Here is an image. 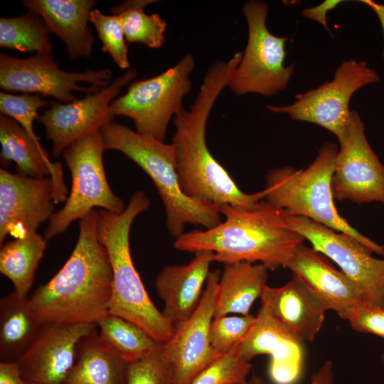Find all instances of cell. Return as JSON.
<instances>
[{
    "label": "cell",
    "instance_id": "cell-21",
    "mask_svg": "<svg viewBox=\"0 0 384 384\" xmlns=\"http://www.w3.org/2000/svg\"><path fill=\"white\" fill-rule=\"evenodd\" d=\"M260 299L261 304L302 343L315 339L327 311L320 299L294 275L282 287L267 285Z\"/></svg>",
    "mask_w": 384,
    "mask_h": 384
},
{
    "label": "cell",
    "instance_id": "cell-14",
    "mask_svg": "<svg viewBox=\"0 0 384 384\" xmlns=\"http://www.w3.org/2000/svg\"><path fill=\"white\" fill-rule=\"evenodd\" d=\"M220 274L218 270L210 272L196 311L175 329L167 341L160 344V355L172 370L174 384H191L200 373L221 357L213 348L209 336Z\"/></svg>",
    "mask_w": 384,
    "mask_h": 384
},
{
    "label": "cell",
    "instance_id": "cell-2",
    "mask_svg": "<svg viewBox=\"0 0 384 384\" xmlns=\"http://www.w3.org/2000/svg\"><path fill=\"white\" fill-rule=\"evenodd\" d=\"M98 211L79 220L75 247L61 269L30 297L32 309L41 322H98L108 314L112 271L97 232Z\"/></svg>",
    "mask_w": 384,
    "mask_h": 384
},
{
    "label": "cell",
    "instance_id": "cell-16",
    "mask_svg": "<svg viewBox=\"0 0 384 384\" xmlns=\"http://www.w3.org/2000/svg\"><path fill=\"white\" fill-rule=\"evenodd\" d=\"M97 329L92 323L42 324L35 339L18 360L23 380L33 384H63L75 362L82 338Z\"/></svg>",
    "mask_w": 384,
    "mask_h": 384
},
{
    "label": "cell",
    "instance_id": "cell-5",
    "mask_svg": "<svg viewBox=\"0 0 384 384\" xmlns=\"http://www.w3.org/2000/svg\"><path fill=\"white\" fill-rule=\"evenodd\" d=\"M107 150H116L137 164L151 179L164 204L166 225L175 238L186 224L209 229L221 223L220 207L188 197L181 190L172 144L144 136L112 122L101 129Z\"/></svg>",
    "mask_w": 384,
    "mask_h": 384
},
{
    "label": "cell",
    "instance_id": "cell-30",
    "mask_svg": "<svg viewBox=\"0 0 384 384\" xmlns=\"http://www.w3.org/2000/svg\"><path fill=\"white\" fill-rule=\"evenodd\" d=\"M48 26L36 12L0 18V47L23 53H51Z\"/></svg>",
    "mask_w": 384,
    "mask_h": 384
},
{
    "label": "cell",
    "instance_id": "cell-15",
    "mask_svg": "<svg viewBox=\"0 0 384 384\" xmlns=\"http://www.w3.org/2000/svg\"><path fill=\"white\" fill-rule=\"evenodd\" d=\"M137 74V70L130 68L107 86L82 99L67 103L50 102L49 109L38 114L37 120L45 127L53 156L58 157L72 143L113 122L110 104Z\"/></svg>",
    "mask_w": 384,
    "mask_h": 384
},
{
    "label": "cell",
    "instance_id": "cell-41",
    "mask_svg": "<svg viewBox=\"0 0 384 384\" xmlns=\"http://www.w3.org/2000/svg\"><path fill=\"white\" fill-rule=\"evenodd\" d=\"M380 360L383 363V366H384V352L381 354Z\"/></svg>",
    "mask_w": 384,
    "mask_h": 384
},
{
    "label": "cell",
    "instance_id": "cell-7",
    "mask_svg": "<svg viewBox=\"0 0 384 384\" xmlns=\"http://www.w3.org/2000/svg\"><path fill=\"white\" fill-rule=\"evenodd\" d=\"M107 150L98 131L68 146L62 155L71 175V190L63 206L55 211L44 232L48 241L63 233L76 220L98 208L122 213L127 206L111 189L105 174L103 154Z\"/></svg>",
    "mask_w": 384,
    "mask_h": 384
},
{
    "label": "cell",
    "instance_id": "cell-3",
    "mask_svg": "<svg viewBox=\"0 0 384 384\" xmlns=\"http://www.w3.org/2000/svg\"><path fill=\"white\" fill-rule=\"evenodd\" d=\"M225 221L205 230H193L176 238L175 249L196 253L208 250L223 264L260 262L269 270L285 267L304 238L290 228L285 213L265 200L254 207H220Z\"/></svg>",
    "mask_w": 384,
    "mask_h": 384
},
{
    "label": "cell",
    "instance_id": "cell-33",
    "mask_svg": "<svg viewBox=\"0 0 384 384\" xmlns=\"http://www.w3.org/2000/svg\"><path fill=\"white\" fill-rule=\"evenodd\" d=\"M239 346L200 373L191 384H245L252 366L242 358Z\"/></svg>",
    "mask_w": 384,
    "mask_h": 384
},
{
    "label": "cell",
    "instance_id": "cell-20",
    "mask_svg": "<svg viewBox=\"0 0 384 384\" xmlns=\"http://www.w3.org/2000/svg\"><path fill=\"white\" fill-rule=\"evenodd\" d=\"M285 268L289 269L323 303L346 320L349 310L362 301L352 282L324 255L304 243L296 249Z\"/></svg>",
    "mask_w": 384,
    "mask_h": 384
},
{
    "label": "cell",
    "instance_id": "cell-27",
    "mask_svg": "<svg viewBox=\"0 0 384 384\" xmlns=\"http://www.w3.org/2000/svg\"><path fill=\"white\" fill-rule=\"evenodd\" d=\"M46 240L37 231L4 243L0 249V272L14 286V292L26 297L36 269L44 256Z\"/></svg>",
    "mask_w": 384,
    "mask_h": 384
},
{
    "label": "cell",
    "instance_id": "cell-40",
    "mask_svg": "<svg viewBox=\"0 0 384 384\" xmlns=\"http://www.w3.org/2000/svg\"><path fill=\"white\" fill-rule=\"evenodd\" d=\"M360 1L370 7L377 15L380 22L383 35V48L382 50V56L384 59V5L375 2L372 0H361Z\"/></svg>",
    "mask_w": 384,
    "mask_h": 384
},
{
    "label": "cell",
    "instance_id": "cell-37",
    "mask_svg": "<svg viewBox=\"0 0 384 384\" xmlns=\"http://www.w3.org/2000/svg\"><path fill=\"white\" fill-rule=\"evenodd\" d=\"M334 379V366L331 361L327 360L311 375L309 384H333ZM245 384H267V383L262 376L253 373L248 378Z\"/></svg>",
    "mask_w": 384,
    "mask_h": 384
},
{
    "label": "cell",
    "instance_id": "cell-18",
    "mask_svg": "<svg viewBox=\"0 0 384 384\" xmlns=\"http://www.w3.org/2000/svg\"><path fill=\"white\" fill-rule=\"evenodd\" d=\"M301 343L261 304L256 321L240 344L239 351L242 358L249 362L259 355L271 356L272 378L277 383L289 384L302 370Z\"/></svg>",
    "mask_w": 384,
    "mask_h": 384
},
{
    "label": "cell",
    "instance_id": "cell-38",
    "mask_svg": "<svg viewBox=\"0 0 384 384\" xmlns=\"http://www.w3.org/2000/svg\"><path fill=\"white\" fill-rule=\"evenodd\" d=\"M341 2L343 1L341 0H326L318 6L303 9L302 14L306 18L318 22L331 34L326 21V14L328 11L335 9Z\"/></svg>",
    "mask_w": 384,
    "mask_h": 384
},
{
    "label": "cell",
    "instance_id": "cell-19",
    "mask_svg": "<svg viewBox=\"0 0 384 384\" xmlns=\"http://www.w3.org/2000/svg\"><path fill=\"white\" fill-rule=\"evenodd\" d=\"M213 262V252L199 251L188 263L166 265L157 274L154 286L164 303L162 313L175 329L197 309Z\"/></svg>",
    "mask_w": 384,
    "mask_h": 384
},
{
    "label": "cell",
    "instance_id": "cell-22",
    "mask_svg": "<svg viewBox=\"0 0 384 384\" xmlns=\"http://www.w3.org/2000/svg\"><path fill=\"white\" fill-rule=\"evenodd\" d=\"M0 162L6 169L15 163L17 173L30 177L50 176L54 185L55 203H65L68 189L60 162L53 163L41 144H37L15 119L0 117Z\"/></svg>",
    "mask_w": 384,
    "mask_h": 384
},
{
    "label": "cell",
    "instance_id": "cell-36",
    "mask_svg": "<svg viewBox=\"0 0 384 384\" xmlns=\"http://www.w3.org/2000/svg\"><path fill=\"white\" fill-rule=\"evenodd\" d=\"M346 320L353 330L384 340V307L360 301L349 310Z\"/></svg>",
    "mask_w": 384,
    "mask_h": 384
},
{
    "label": "cell",
    "instance_id": "cell-12",
    "mask_svg": "<svg viewBox=\"0 0 384 384\" xmlns=\"http://www.w3.org/2000/svg\"><path fill=\"white\" fill-rule=\"evenodd\" d=\"M286 222L341 268L363 302L384 307V260L351 236L309 218L286 214Z\"/></svg>",
    "mask_w": 384,
    "mask_h": 384
},
{
    "label": "cell",
    "instance_id": "cell-17",
    "mask_svg": "<svg viewBox=\"0 0 384 384\" xmlns=\"http://www.w3.org/2000/svg\"><path fill=\"white\" fill-rule=\"evenodd\" d=\"M54 185L50 176L34 178L0 169V246L37 231L54 212Z\"/></svg>",
    "mask_w": 384,
    "mask_h": 384
},
{
    "label": "cell",
    "instance_id": "cell-9",
    "mask_svg": "<svg viewBox=\"0 0 384 384\" xmlns=\"http://www.w3.org/2000/svg\"><path fill=\"white\" fill-rule=\"evenodd\" d=\"M268 11L269 5L263 1L250 0L243 4L247 41L227 87L235 95H274L287 87L294 72V64L284 65L288 38L274 36L268 30Z\"/></svg>",
    "mask_w": 384,
    "mask_h": 384
},
{
    "label": "cell",
    "instance_id": "cell-25",
    "mask_svg": "<svg viewBox=\"0 0 384 384\" xmlns=\"http://www.w3.org/2000/svg\"><path fill=\"white\" fill-rule=\"evenodd\" d=\"M129 363L96 329L80 341L65 384H125Z\"/></svg>",
    "mask_w": 384,
    "mask_h": 384
},
{
    "label": "cell",
    "instance_id": "cell-42",
    "mask_svg": "<svg viewBox=\"0 0 384 384\" xmlns=\"http://www.w3.org/2000/svg\"><path fill=\"white\" fill-rule=\"evenodd\" d=\"M26 384H33V383H26ZM63 384H65V383H63Z\"/></svg>",
    "mask_w": 384,
    "mask_h": 384
},
{
    "label": "cell",
    "instance_id": "cell-6",
    "mask_svg": "<svg viewBox=\"0 0 384 384\" xmlns=\"http://www.w3.org/2000/svg\"><path fill=\"white\" fill-rule=\"evenodd\" d=\"M338 151L336 144L326 142L305 169L292 166L271 169L265 178L264 200L287 215L306 218L345 233L373 253L384 256V245L362 235L337 211L331 178Z\"/></svg>",
    "mask_w": 384,
    "mask_h": 384
},
{
    "label": "cell",
    "instance_id": "cell-34",
    "mask_svg": "<svg viewBox=\"0 0 384 384\" xmlns=\"http://www.w3.org/2000/svg\"><path fill=\"white\" fill-rule=\"evenodd\" d=\"M48 105L49 102L40 95L0 92L1 113L15 119L38 144L41 143L34 132L33 122L37 120L38 110Z\"/></svg>",
    "mask_w": 384,
    "mask_h": 384
},
{
    "label": "cell",
    "instance_id": "cell-28",
    "mask_svg": "<svg viewBox=\"0 0 384 384\" xmlns=\"http://www.w3.org/2000/svg\"><path fill=\"white\" fill-rule=\"evenodd\" d=\"M97 327L102 338L128 363L149 356L161 344L137 324L111 314L99 320Z\"/></svg>",
    "mask_w": 384,
    "mask_h": 384
},
{
    "label": "cell",
    "instance_id": "cell-13",
    "mask_svg": "<svg viewBox=\"0 0 384 384\" xmlns=\"http://www.w3.org/2000/svg\"><path fill=\"white\" fill-rule=\"evenodd\" d=\"M338 140L340 149L331 178L334 199L384 205V165L369 144L356 110H351L349 123Z\"/></svg>",
    "mask_w": 384,
    "mask_h": 384
},
{
    "label": "cell",
    "instance_id": "cell-26",
    "mask_svg": "<svg viewBox=\"0 0 384 384\" xmlns=\"http://www.w3.org/2000/svg\"><path fill=\"white\" fill-rule=\"evenodd\" d=\"M42 324L30 297L12 292L0 300V362H17L31 346Z\"/></svg>",
    "mask_w": 384,
    "mask_h": 384
},
{
    "label": "cell",
    "instance_id": "cell-4",
    "mask_svg": "<svg viewBox=\"0 0 384 384\" xmlns=\"http://www.w3.org/2000/svg\"><path fill=\"white\" fill-rule=\"evenodd\" d=\"M146 194L133 193L125 210L112 213L98 210L97 232L112 267V288L108 314L137 324L160 343L167 341L175 329L150 299L130 252L129 233L134 219L149 207Z\"/></svg>",
    "mask_w": 384,
    "mask_h": 384
},
{
    "label": "cell",
    "instance_id": "cell-23",
    "mask_svg": "<svg viewBox=\"0 0 384 384\" xmlns=\"http://www.w3.org/2000/svg\"><path fill=\"white\" fill-rule=\"evenodd\" d=\"M94 0H26L22 4L38 14L50 33L65 45L72 60L87 58L92 52L95 38L89 26Z\"/></svg>",
    "mask_w": 384,
    "mask_h": 384
},
{
    "label": "cell",
    "instance_id": "cell-10",
    "mask_svg": "<svg viewBox=\"0 0 384 384\" xmlns=\"http://www.w3.org/2000/svg\"><path fill=\"white\" fill-rule=\"evenodd\" d=\"M378 73L366 61L344 60L336 68L334 78L316 88L295 95L287 105H267L274 113L288 114L292 119L319 125L339 139L351 119L349 102L356 91L378 83Z\"/></svg>",
    "mask_w": 384,
    "mask_h": 384
},
{
    "label": "cell",
    "instance_id": "cell-8",
    "mask_svg": "<svg viewBox=\"0 0 384 384\" xmlns=\"http://www.w3.org/2000/svg\"><path fill=\"white\" fill-rule=\"evenodd\" d=\"M195 66L188 53L161 73L132 82L111 102L112 114L131 119L138 134L164 142L171 119L183 107V100L192 89L190 76Z\"/></svg>",
    "mask_w": 384,
    "mask_h": 384
},
{
    "label": "cell",
    "instance_id": "cell-24",
    "mask_svg": "<svg viewBox=\"0 0 384 384\" xmlns=\"http://www.w3.org/2000/svg\"><path fill=\"white\" fill-rule=\"evenodd\" d=\"M268 269L263 265L241 261L224 264L218 283L214 317L248 315L267 285Z\"/></svg>",
    "mask_w": 384,
    "mask_h": 384
},
{
    "label": "cell",
    "instance_id": "cell-39",
    "mask_svg": "<svg viewBox=\"0 0 384 384\" xmlns=\"http://www.w3.org/2000/svg\"><path fill=\"white\" fill-rule=\"evenodd\" d=\"M0 384H26L16 362H0Z\"/></svg>",
    "mask_w": 384,
    "mask_h": 384
},
{
    "label": "cell",
    "instance_id": "cell-35",
    "mask_svg": "<svg viewBox=\"0 0 384 384\" xmlns=\"http://www.w3.org/2000/svg\"><path fill=\"white\" fill-rule=\"evenodd\" d=\"M125 384H174L172 370L161 356L159 348L149 356L129 363Z\"/></svg>",
    "mask_w": 384,
    "mask_h": 384
},
{
    "label": "cell",
    "instance_id": "cell-29",
    "mask_svg": "<svg viewBox=\"0 0 384 384\" xmlns=\"http://www.w3.org/2000/svg\"><path fill=\"white\" fill-rule=\"evenodd\" d=\"M155 0H129L112 7L122 24L127 42L159 48L166 42V22L159 14H147L144 8Z\"/></svg>",
    "mask_w": 384,
    "mask_h": 384
},
{
    "label": "cell",
    "instance_id": "cell-31",
    "mask_svg": "<svg viewBox=\"0 0 384 384\" xmlns=\"http://www.w3.org/2000/svg\"><path fill=\"white\" fill-rule=\"evenodd\" d=\"M90 22L95 27L102 44V51L107 53L119 68L129 69L127 41L119 17L93 9L90 14Z\"/></svg>",
    "mask_w": 384,
    "mask_h": 384
},
{
    "label": "cell",
    "instance_id": "cell-11",
    "mask_svg": "<svg viewBox=\"0 0 384 384\" xmlns=\"http://www.w3.org/2000/svg\"><path fill=\"white\" fill-rule=\"evenodd\" d=\"M112 78V70L108 68L63 70L51 53H36L27 58L0 53V87L7 92L48 96L67 103L76 100L73 91L86 95L96 92L110 85Z\"/></svg>",
    "mask_w": 384,
    "mask_h": 384
},
{
    "label": "cell",
    "instance_id": "cell-1",
    "mask_svg": "<svg viewBox=\"0 0 384 384\" xmlns=\"http://www.w3.org/2000/svg\"><path fill=\"white\" fill-rule=\"evenodd\" d=\"M242 52L229 60H218L207 70L199 91L188 109L183 107L173 118L176 172L182 191L189 198L221 207L230 205L250 208L265 198L262 190L255 193L241 191L228 171L212 155L206 144V130L211 110L240 63Z\"/></svg>",
    "mask_w": 384,
    "mask_h": 384
},
{
    "label": "cell",
    "instance_id": "cell-32",
    "mask_svg": "<svg viewBox=\"0 0 384 384\" xmlns=\"http://www.w3.org/2000/svg\"><path fill=\"white\" fill-rule=\"evenodd\" d=\"M256 316L225 315L214 317L210 323L209 336L216 353L223 356L239 346L253 326Z\"/></svg>",
    "mask_w": 384,
    "mask_h": 384
}]
</instances>
